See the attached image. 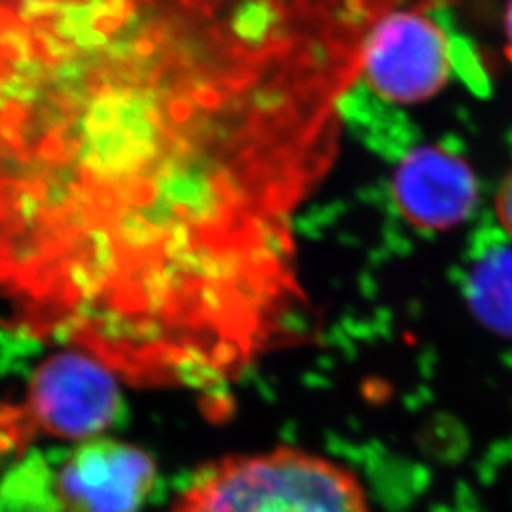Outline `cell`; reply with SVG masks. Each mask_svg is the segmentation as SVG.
<instances>
[{
  "label": "cell",
  "instance_id": "cell-3",
  "mask_svg": "<svg viewBox=\"0 0 512 512\" xmlns=\"http://www.w3.org/2000/svg\"><path fill=\"white\" fill-rule=\"evenodd\" d=\"M19 439L35 435L90 440L109 431L122 414L112 370L90 353H59L44 361L21 408H8Z\"/></svg>",
  "mask_w": 512,
  "mask_h": 512
},
{
  "label": "cell",
  "instance_id": "cell-8",
  "mask_svg": "<svg viewBox=\"0 0 512 512\" xmlns=\"http://www.w3.org/2000/svg\"><path fill=\"white\" fill-rule=\"evenodd\" d=\"M497 219L501 222L505 234L512 238V169L497 194Z\"/></svg>",
  "mask_w": 512,
  "mask_h": 512
},
{
  "label": "cell",
  "instance_id": "cell-1",
  "mask_svg": "<svg viewBox=\"0 0 512 512\" xmlns=\"http://www.w3.org/2000/svg\"><path fill=\"white\" fill-rule=\"evenodd\" d=\"M169 512H372L349 469L300 448L238 454L202 467Z\"/></svg>",
  "mask_w": 512,
  "mask_h": 512
},
{
  "label": "cell",
  "instance_id": "cell-4",
  "mask_svg": "<svg viewBox=\"0 0 512 512\" xmlns=\"http://www.w3.org/2000/svg\"><path fill=\"white\" fill-rule=\"evenodd\" d=\"M158 484L145 450L122 440H84L55 469L61 512H139Z\"/></svg>",
  "mask_w": 512,
  "mask_h": 512
},
{
  "label": "cell",
  "instance_id": "cell-9",
  "mask_svg": "<svg viewBox=\"0 0 512 512\" xmlns=\"http://www.w3.org/2000/svg\"><path fill=\"white\" fill-rule=\"evenodd\" d=\"M505 38H507V55L512 61V0L507 2V10H505Z\"/></svg>",
  "mask_w": 512,
  "mask_h": 512
},
{
  "label": "cell",
  "instance_id": "cell-5",
  "mask_svg": "<svg viewBox=\"0 0 512 512\" xmlns=\"http://www.w3.org/2000/svg\"><path fill=\"white\" fill-rule=\"evenodd\" d=\"M391 194L404 220L442 232L467 219L478 200L475 171L444 145L412 148L397 165Z\"/></svg>",
  "mask_w": 512,
  "mask_h": 512
},
{
  "label": "cell",
  "instance_id": "cell-7",
  "mask_svg": "<svg viewBox=\"0 0 512 512\" xmlns=\"http://www.w3.org/2000/svg\"><path fill=\"white\" fill-rule=\"evenodd\" d=\"M0 512H61L54 465L37 450L23 454L0 480Z\"/></svg>",
  "mask_w": 512,
  "mask_h": 512
},
{
  "label": "cell",
  "instance_id": "cell-6",
  "mask_svg": "<svg viewBox=\"0 0 512 512\" xmlns=\"http://www.w3.org/2000/svg\"><path fill=\"white\" fill-rule=\"evenodd\" d=\"M463 296L484 327L512 336V238L507 234H478L465 262Z\"/></svg>",
  "mask_w": 512,
  "mask_h": 512
},
{
  "label": "cell",
  "instance_id": "cell-2",
  "mask_svg": "<svg viewBox=\"0 0 512 512\" xmlns=\"http://www.w3.org/2000/svg\"><path fill=\"white\" fill-rule=\"evenodd\" d=\"M454 71L486 86L475 54L446 25L416 8L389 10L368 33L359 82L376 99L418 103L437 95Z\"/></svg>",
  "mask_w": 512,
  "mask_h": 512
}]
</instances>
